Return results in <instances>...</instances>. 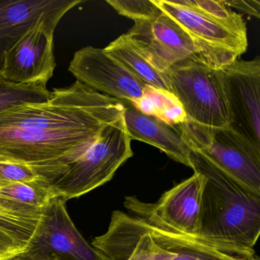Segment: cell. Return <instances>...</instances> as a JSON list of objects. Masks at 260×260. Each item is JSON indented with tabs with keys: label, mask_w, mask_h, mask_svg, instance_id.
I'll return each instance as SVG.
<instances>
[{
	"label": "cell",
	"mask_w": 260,
	"mask_h": 260,
	"mask_svg": "<svg viewBox=\"0 0 260 260\" xmlns=\"http://www.w3.org/2000/svg\"><path fill=\"white\" fill-rule=\"evenodd\" d=\"M10 260H28L26 259V258H23V257L20 256V255H19V256L15 257V258H12V259Z\"/></svg>",
	"instance_id": "26"
},
{
	"label": "cell",
	"mask_w": 260,
	"mask_h": 260,
	"mask_svg": "<svg viewBox=\"0 0 260 260\" xmlns=\"http://www.w3.org/2000/svg\"><path fill=\"white\" fill-rule=\"evenodd\" d=\"M51 92L47 83H16L0 77V114L17 106L46 102Z\"/></svg>",
	"instance_id": "20"
},
{
	"label": "cell",
	"mask_w": 260,
	"mask_h": 260,
	"mask_svg": "<svg viewBox=\"0 0 260 260\" xmlns=\"http://www.w3.org/2000/svg\"><path fill=\"white\" fill-rule=\"evenodd\" d=\"M27 244L0 230V260H10L20 255Z\"/></svg>",
	"instance_id": "24"
},
{
	"label": "cell",
	"mask_w": 260,
	"mask_h": 260,
	"mask_svg": "<svg viewBox=\"0 0 260 260\" xmlns=\"http://www.w3.org/2000/svg\"><path fill=\"white\" fill-rule=\"evenodd\" d=\"M132 156V140L122 115L105 127L95 142L53 182L56 197L68 201L90 192L109 182Z\"/></svg>",
	"instance_id": "5"
},
{
	"label": "cell",
	"mask_w": 260,
	"mask_h": 260,
	"mask_svg": "<svg viewBox=\"0 0 260 260\" xmlns=\"http://www.w3.org/2000/svg\"><path fill=\"white\" fill-rule=\"evenodd\" d=\"M43 260H61V259H59V258H45V259H43Z\"/></svg>",
	"instance_id": "27"
},
{
	"label": "cell",
	"mask_w": 260,
	"mask_h": 260,
	"mask_svg": "<svg viewBox=\"0 0 260 260\" xmlns=\"http://www.w3.org/2000/svg\"><path fill=\"white\" fill-rule=\"evenodd\" d=\"M41 211L0 196V230L28 244Z\"/></svg>",
	"instance_id": "17"
},
{
	"label": "cell",
	"mask_w": 260,
	"mask_h": 260,
	"mask_svg": "<svg viewBox=\"0 0 260 260\" xmlns=\"http://www.w3.org/2000/svg\"><path fill=\"white\" fill-rule=\"evenodd\" d=\"M191 149L200 152L237 182L260 196V150L231 127L182 130Z\"/></svg>",
	"instance_id": "7"
},
{
	"label": "cell",
	"mask_w": 260,
	"mask_h": 260,
	"mask_svg": "<svg viewBox=\"0 0 260 260\" xmlns=\"http://www.w3.org/2000/svg\"><path fill=\"white\" fill-rule=\"evenodd\" d=\"M62 198L51 199L41 211L37 226L20 256L28 260H106L79 232Z\"/></svg>",
	"instance_id": "6"
},
{
	"label": "cell",
	"mask_w": 260,
	"mask_h": 260,
	"mask_svg": "<svg viewBox=\"0 0 260 260\" xmlns=\"http://www.w3.org/2000/svg\"><path fill=\"white\" fill-rule=\"evenodd\" d=\"M230 127L260 150V58L237 60L220 69Z\"/></svg>",
	"instance_id": "10"
},
{
	"label": "cell",
	"mask_w": 260,
	"mask_h": 260,
	"mask_svg": "<svg viewBox=\"0 0 260 260\" xmlns=\"http://www.w3.org/2000/svg\"><path fill=\"white\" fill-rule=\"evenodd\" d=\"M106 2L118 14L135 22L150 20L162 13L153 0H107Z\"/></svg>",
	"instance_id": "22"
},
{
	"label": "cell",
	"mask_w": 260,
	"mask_h": 260,
	"mask_svg": "<svg viewBox=\"0 0 260 260\" xmlns=\"http://www.w3.org/2000/svg\"><path fill=\"white\" fill-rule=\"evenodd\" d=\"M123 113L121 101L80 82L54 89L46 102L0 114V162L29 167L54 182Z\"/></svg>",
	"instance_id": "1"
},
{
	"label": "cell",
	"mask_w": 260,
	"mask_h": 260,
	"mask_svg": "<svg viewBox=\"0 0 260 260\" xmlns=\"http://www.w3.org/2000/svg\"><path fill=\"white\" fill-rule=\"evenodd\" d=\"M0 196L39 210L57 198L53 182L45 178L6 185L0 188Z\"/></svg>",
	"instance_id": "19"
},
{
	"label": "cell",
	"mask_w": 260,
	"mask_h": 260,
	"mask_svg": "<svg viewBox=\"0 0 260 260\" xmlns=\"http://www.w3.org/2000/svg\"><path fill=\"white\" fill-rule=\"evenodd\" d=\"M223 4L229 8H235L240 13L260 18L259 0H223Z\"/></svg>",
	"instance_id": "25"
},
{
	"label": "cell",
	"mask_w": 260,
	"mask_h": 260,
	"mask_svg": "<svg viewBox=\"0 0 260 260\" xmlns=\"http://www.w3.org/2000/svg\"><path fill=\"white\" fill-rule=\"evenodd\" d=\"M60 19H43L5 54L0 77L16 83H48L56 68L54 34Z\"/></svg>",
	"instance_id": "11"
},
{
	"label": "cell",
	"mask_w": 260,
	"mask_h": 260,
	"mask_svg": "<svg viewBox=\"0 0 260 260\" xmlns=\"http://www.w3.org/2000/svg\"><path fill=\"white\" fill-rule=\"evenodd\" d=\"M203 176L194 174L165 191L154 203L127 196L124 206L129 214L157 228L176 234L198 237Z\"/></svg>",
	"instance_id": "8"
},
{
	"label": "cell",
	"mask_w": 260,
	"mask_h": 260,
	"mask_svg": "<svg viewBox=\"0 0 260 260\" xmlns=\"http://www.w3.org/2000/svg\"><path fill=\"white\" fill-rule=\"evenodd\" d=\"M174 2L216 21L234 32L247 36L246 23L242 16L226 7L223 0H180Z\"/></svg>",
	"instance_id": "21"
},
{
	"label": "cell",
	"mask_w": 260,
	"mask_h": 260,
	"mask_svg": "<svg viewBox=\"0 0 260 260\" xmlns=\"http://www.w3.org/2000/svg\"><path fill=\"white\" fill-rule=\"evenodd\" d=\"M81 0H0V71L5 54L36 23L62 19Z\"/></svg>",
	"instance_id": "14"
},
{
	"label": "cell",
	"mask_w": 260,
	"mask_h": 260,
	"mask_svg": "<svg viewBox=\"0 0 260 260\" xmlns=\"http://www.w3.org/2000/svg\"><path fill=\"white\" fill-rule=\"evenodd\" d=\"M171 92L183 108L181 130H214L231 126L220 69L201 60L178 62L165 72Z\"/></svg>",
	"instance_id": "4"
},
{
	"label": "cell",
	"mask_w": 260,
	"mask_h": 260,
	"mask_svg": "<svg viewBox=\"0 0 260 260\" xmlns=\"http://www.w3.org/2000/svg\"><path fill=\"white\" fill-rule=\"evenodd\" d=\"M126 34L160 72L187 59L206 63L189 36L162 12L150 20L135 22Z\"/></svg>",
	"instance_id": "13"
},
{
	"label": "cell",
	"mask_w": 260,
	"mask_h": 260,
	"mask_svg": "<svg viewBox=\"0 0 260 260\" xmlns=\"http://www.w3.org/2000/svg\"><path fill=\"white\" fill-rule=\"evenodd\" d=\"M91 245L106 260H258L254 249L170 232L121 211Z\"/></svg>",
	"instance_id": "2"
},
{
	"label": "cell",
	"mask_w": 260,
	"mask_h": 260,
	"mask_svg": "<svg viewBox=\"0 0 260 260\" xmlns=\"http://www.w3.org/2000/svg\"><path fill=\"white\" fill-rule=\"evenodd\" d=\"M68 70L77 81L119 101L133 103L144 95L145 86L104 48H81L74 54Z\"/></svg>",
	"instance_id": "12"
},
{
	"label": "cell",
	"mask_w": 260,
	"mask_h": 260,
	"mask_svg": "<svg viewBox=\"0 0 260 260\" xmlns=\"http://www.w3.org/2000/svg\"><path fill=\"white\" fill-rule=\"evenodd\" d=\"M124 106V122L132 141H142L165 153L176 162L191 168V149L177 126L170 125L152 115L140 112L129 102L121 101Z\"/></svg>",
	"instance_id": "15"
},
{
	"label": "cell",
	"mask_w": 260,
	"mask_h": 260,
	"mask_svg": "<svg viewBox=\"0 0 260 260\" xmlns=\"http://www.w3.org/2000/svg\"><path fill=\"white\" fill-rule=\"evenodd\" d=\"M104 50L122 63L144 86L171 92L165 73L155 68L127 34L111 42Z\"/></svg>",
	"instance_id": "16"
},
{
	"label": "cell",
	"mask_w": 260,
	"mask_h": 260,
	"mask_svg": "<svg viewBox=\"0 0 260 260\" xmlns=\"http://www.w3.org/2000/svg\"><path fill=\"white\" fill-rule=\"evenodd\" d=\"M132 104L140 112L170 125L178 126L185 121L182 105L176 95L169 91L145 86L142 98Z\"/></svg>",
	"instance_id": "18"
},
{
	"label": "cell",
	"mask_w": 260,
	"mask_h": 260,
	"mask_svg": "<svg viewBox=\"0 0 260 260\" xmlns=\"http://www.w3.org/2000/svg\"><path fill=\"white\" fill-rule=\"evenodd\" d=\"M43 178L35 173L29 167L12 162H0V188Z\"/></svg>",
	"instance_id": "23"
},
{
	"label": "cell",
	"mask_w": 260,
	"mask_h": 260,
	"mask_svg": "<svg viewBox=\"0 0 260 260\" xmlns=\"http://www.w3.org/2000/svg\"><path fill=\"white\" fill-rule=\"evenodd\" d=\"M158 8L189 36L206 63L221 69L247 49V36L234 32L216 21L170 0H153Z\"/></svg>",
	"instance_id": "9"
},
{
	"label": "cell",
	"mask_w": 260,
	"mask_h": 260,
	"mask_svg": "<svg viewBox=\"0 0 260 260\" xmlns=\"http://www.w3.org/2000/svg\"><path fill=\"white\" fill-rule=\"evenodd\" d=\"M191 168L203 176L198 237L254 249L260 234V196L191 149Z\"/></svg>",
	"instance_id": "3"
}]
</instances>
